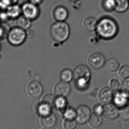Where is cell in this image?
Segmentation results:
<instances>
[{"mask_svg": "<svg viewBox=\"0 0 129 129\" xmlns=\"http://www.w3.org/2000/svg\"><path fill=\"white\" fill-rule=\"evenodd\" d=\"M95 30L99 36L104 39H109L113 38L117 34L118 26L114 20L105 17L99 21Z\"/></svg>", "mask_w": 129, "mask_h": 129, "instance_id": "obj_1", "label": "cell"}, {"mask_svg": "<svg viewBox=\"0 0 129 129\" xmlns=\"http://www.w3.org/2000/svg\"><path fill=\"white\" fill-rule=\"evenodd\" d=\"M50 34L51 38L55 41L62 43L69 38L70 27L64 21H57L53 23L51 27Z\"/></svg>", "mask_w": 129, "mask_h": 129, "instance_id": "obj_2", "label": "cell"}, {"mask_svg": "<svg viewBox=\"0 0 129 129\" xmlns=\"http://www.w3.org/2000/svg\"><path fill=\"white\" fill-rule=\"evenodd\" d=\"M91 78V73L88 68L84 65H80L74 69L73 78L77 87L83 88L88 83Z\"/></svg>", "mask_w": 129, "mask_h": 129, "instance_id": "obj_3", "label": "cell"}, {"mask_svg": "<svg viewBox=\"0 0 129 129\" xmlns=\"http://www.w3.org/2000/svg\"><path fill=\"white\" fill-rule=\"evenodd\" d=\"M8 42L14 46H19L22 44L26 39V31L18 27L9 30L7 36Z\"/></svg>", "mask_w": 129, "mask_h": 129, "instance_id": "obj_4", "label": "cell"}, {"mask_svg": "<svg viewBox=\"0 0 129 129\" xmlns=\"http://www.w3.org/2000/svg\"><path fill=\"white\" fill-rule=\"evenodd\" d=\"M21 7L22 14L31 20L36 19L39 16L40 10L38 5L28 2L23 4Z\"/></svg>", "mask_w": 129, "mask_h": 129, "instance_id": "obj_5", "label": "cell"}, {"mask_svg": "<svg viewBox=\"0 0 129 129\" xmlns=\"http://www.w3.org/2000/svg\"><path fill=\"white\" fill-rule=\"evenodd\" d=\"M76 120L80 124H84L89 119L91 111L88 107L86 105H81L77 109Z\"/></svg>", "mask_w": 129, "mask_h": 129, "instance_id": "obj_6", "label": "cell"}, {"mask_svg": "<svg viewBox=\"0 0 129 129\" xmlns=\"http://www.w3.org/2000/svg\"><path fill=\"white\" fill-rule=\"evenodd\" d=\"M27 91L28 94L32 98H38L42 95L43 87L40 83L34 80L29 83L27 88Z\"/></svg>", "mask_w": 129, "mask_h": 129, "instance_id": "obj_7", "label": "cell"}, {"mask_svg": "<svg viewBox=\"0 0 129 129\" xmlns=\"http://www.w3.org/2000/svg\"><path fill=\"white\" fill-rule=\"evenodd\" d=\"M88 61V64L92 68L98 69L103 66L105 63V59L102 54L94 53L89 56Z\"/></svg>", "mask_w": 129, "mask_h": 129, "instance_id": "obj_8", "label": "cell"}, {"mask_svg": "<svg viewBox=\"0 0 129 129\" xmlns=\"http://www.w3.org/2000/svg\"><path fill=\"white\" fill-rule=\"evenodd\" d=\"M102 114L107 119L112 120L116 119L119 114L118 108L113 104H108L103 107Z\"/></svg>", "mask_w": 129, "mask_h": 129, "instance_id": "obj_9", "label": "cell"}, {"mask_svg": "<svg viewBox=\"0 0 129 129\" xmlns=\"http://www.w3.org/2000/svg\"><path fill=\"white\" fill-rule=\"evenodd\" d=\"M71 88L67 82L61 81L57 83L54 89V93L57 97H66L69 95Z\"/></svg>", "mask_w": 129, "mask_h": 129, "instance_id": "obj_10", "label": "cell"}, {"mask_svg": "<svg viewBox=\"0 0 129 129\" xmlns=\"http://www.w3.org/2000/svg\"><path fill=\"white\" fill-rule=\"evenodd\" d=\"M56 117L52 112L47 115L42 116L41 120L42 125L47 129L53 128L56 125Z\"/></svg>", "mask_w": 129, "mask_h": 129, "instance_id": "obj_11", "label": "cell"}, {"mask_svg": "<svg viewBox=\"0 0 129 129\" xmlns=\"http://www.w3.org/2000/svg\"><path fill=\"white\" fill-rule=\"evenodd\" d=\"M113 91L108 87L103 88L100 91L99 94V99L101 103L108 104L111 101L113 98Z\"/></svg>", "mask_w": 129, "mask_h": 129, "instance_id": "obj_12", "label": "cell"}, {"mask_svg": "<svg viewBox=\"0 0 129 129\" xmlns=\"http://www.w3.org/2000/svg\"><path fill=\"white\" fill-rule=\"evenodd\" d=\"M10 19H16L22 14L21 6L16 4L11 5L6 10Z\"/></svg>", "mask_w": 129, "mask_h": 129, "instance_id": "obj_13", "label": "cell"}, {"mask_svg": "<svg viewBox=\"0 0 129 129\" xmlns=\"http://www.w3.org/2000/svg\"><path fill=\"white\" fill-rule=\"evenodd\" d=\"M53 16L57 21H64L68 17V11L63 6H58L54 10Z\"/></svg>", "mask_w": 129, "mask_h": 129, "instance_id": "obj_14", "label": "cell"}, {"mask_svg": "<svg viewBox=\"0 0 129 129\" xmlns=\"http://www.w3.org/2000/svg\"><path fill=\"white\" fill-rule=\"evenodd\" d=\"M31 20L23 14L16 19V26L26 30L29 29L31 25Z\"/></svg>", "mask_w": 129, "mask_h": 129, "instance_id": "obj_15", "label": "cell"}, {"mask_svg": "<svg viewBox=\"0 0 129 129\" xmlns=\"http://www.w3.org/2000/svg\"><path fill=\"white\" fill-rule=\"evenodd\" d=\"M83 26L84 29L89 32L96 30L97 23L96 20L91 17H86L83 20Z\"/></svg>", "mask_w": 129, "mask_h": 129, "instance_id": "obj_16", "label": "cell"}, {"mask_svg": "<svg viewBox=\"0 0 129 129\" xmlns=\"http://www.w3.org/2000/svg\"><path fill=\"white\" fill-rule=\"evenodd\" d=\"M103 121V119L101 114L94 113L89 117V124L93 128H98L101 125Z\"/></svg>", "mask_w": 129, "mask_h": 129, "instance_id": "obj_17", "label": "cell"}, {"mask_svg": "<svg viewBox=\"0 0 129 129\" xmlns=\"http://www.w3.org/2000/svg\"><path fill=\"white\" fill-rule=\"evenodd\" d=\"M52 107V106L51 105L42 102L37 105L36 110L39 114L42 116L51 113Z\"/></svg>", "mask_w": 129, "mask_h": 129, "instance_id": "obj_18", "label": "cell"}, {"mask_svg": "<svg viewBox=\"0 0 129 129\" xmlns=\"http://www.w3.org/2000/svg\"><path fill=\"white\" fill-rule=\"evenodd\" d=\"M115 10L118 13H123L126 11L129 7V0H115Z\"/></svg>", "mask_w": 129, "mask_h": 129, "instance_id": "obj_19", "label": "cell"}, {"mask_svg": "<svg viewBox=\"0 0 129 129\" xmlns=\"http://www.w3.org/2000/svg\"><path fill=\"white\" fill-rule=\"evenodd\" d=\"M54 105L62 113L69 106L65 97L61 96L55 99Z\"/></svg>", "mask_w": 129, "mask_h": 129, "instance_id": "obj_20", "label": "cell"}, {"mask_svg": "<svg viewBox=\"0 0 129 129\" xmlns=\"http://www.w3.org/2000/svg\"><path fill=\"white\" fill-rule=\"evenodd\" d=\"M119 64L117 61L115 59L108 60L105 65V69L108 72H115L118 70Z\"/></svg>", "mask_w": 129, "mask_h": 129, "instance_id": "obj_21", "label": "cell"}, {"mask_svg": "<svg viewBox=\"0 0 129 129\" xmlns=\"http://www.w3.org/2000/svg\"><path fill=\"white\" fill-rule=\"evenodd\" d=\"M73 73L71 70L65 69L63 70L59 74L60 79L66 82H69L72 80Z\"/></svg>", "mask_w": 129, "mask_h": 129, "instance_id": "obj_22", "label": "cell"}, {"mask_svg": "<svg viewBox=\"0 0 129 129\" xmlns=\"http://www.w3.org/2000/svg\"><path fill=\"white\" fill-rule=\"evenodd\" d=\"M62 113L66 119H74L76 118V111L69 106Z\"/></svg>", "mask_w": 129, "mask_h": 129, "instance_id": "obj_23", "label": "cell"}, {"mask_svg": "<svg viewBox=\"0 0 129 129\" xmlns=\"http://www.w3.org/2000/svg\"><path fill=\"white\" fill-rule=\"evenodd\" d=\"M121 92L125 97H129V78L123 82L121 88Z\"/></svg>", "mask_w": 129, "mask_h": 129, "instance_id": "obj_24", "label": "cell"}, {"mask_svg": "<svg viewBox=\"0 0 129 129\" xmlns=\"http://www.w3.org/2000/svg\"><path fill=\"white\" fill-rule=\"evenodd\" d=\"M63 125L66 129H74L77 125V122L74 119H66Z\"/></svg>", "mask_w": 129, "mask_h": 129, "instance_id": "obj_25", "label": "cell"}, {"mask_svg": "<svg viewBox=\"0 0 129 129\" xmlns=\"http://www.w3.org/2000/svg\"><path fill=\"white\" fill-rule=\"evenodd\" d=\"M120 116L122 119L124 120H129V107L126 106L122 108L120 110Z\"/></svg>", "mask_w": 129, "mask_h": 129, "instance_id": "obj_26", "label": "cell"}, {"mask_svg": "<svg viewBox=\"0 0 129 129\" xmlns=\"http://www.w3.org/2000/svg\"><path fill=\"white\" fill-rule=\"evenodd\" d=\"M116 5L115 0H104L103 2L104 7L108 11L115 10Z\"/></svg>", "mask_w": 129, "mask_h": 129, "instance_id": "obj_27", "label": "cell"}, {"mask_svg": "<svg viewBox=\"0 0 129 129\" xmlns=\"http://www.w3.org/2000/svg\"><path fill=\"white\" fill-rule=\"evenodd\" d=\"M119 75L123 79L129 78V66L124 65L122 66L119 71Z\"/></svg>", "mask_w": 129, "mask_h": 129, "instance_id": "obj_28", "label": "cell"}, {"mask_svg": "<svg viewBox=\"0 0 129 129\" xmlns=\"http://www.w3.org/2000/svg\"><path fill=\"white\" fill-rule=\"evenodd\" d=\"M55 98L54 96L51 94H48L45 95L42 99V102L46 103L53 107L54 105Z\"/></svg>", "mask_w": 129, "mask_h": 129, "instance_id": "obj_29", "label": "cell"}, {"mask_svg": "<svg viewBox=\"0 0 129 129\" xmlns=\"http://www.w3.org/2000/svg\"><path fill=\"white\" fill-rule=\"evenodd\" d=\"M9 30L7 26L0 24V40L7 37Z\"/></svg>", "mask_w": 129, "mask_h": 129, "instance_id": "obj_30", "label": "cell"}, {"mask_svg": "<svg viewBox=\"0 0 129 129\" xmlns=\"http://www.w3.org/2000/svg\"><path fill=\"white\" fill-rule=\"evenodd\" d=\"M120 83L118 80H113L110 82V87L113 90H117L119 87Z\"/></svg>", "mask_w": 129, "mask_h": 129, "instance_id": "obj_31", "label": "cell"}, {"mask_svg": "<svg viewBox=\"0 0 129 129\" xmlns=\"http://www.w3.org/2000/svg\"><path fill=\"white\" fill-rule=\"evenodd\" d=\"M9 17L8 16L6 11H2L0 13V20L1 21H6L9 19Z\"/></svg>", "mask_w": 129, "mask_h": 129, "instance_id": "obj_32", "label": "cell"}, {"mask_svg": "<svg viewBox=\"0 0 129 129\" xmlns=\"http://www.w3.org/2000/svg\"><path fill=\"white\" fill-rule=\"evenodd\" d=\"M26 39H31L33 38L35 36V33L33 30L30 29L26 30Z\"/></svg>", "mask_w": 129, "mask_h": 129, "instance_id": "obj_33", "label": "cell"}, {"mask_svg": "<svg viewBox=\"0 0 129 129\" xmlns=\"http://www.w3.org/2000/svg\"><path fill=\"white\" fill-rule=\"evenodd\" d=\"M94 113L98 114H101L103 112V107L101 105H95L93 108Z\"/></svg>", "mask_w": 129, "mask_h": 129, "instance_id": "obj_34", "label": "cell"}, {"mask_svg": "<svg viewBox=\"0 0 129 129\" xmlns=\"http://www.w3.org/2000/svg\"><path fill=\"white\" fill-rule=\"evenodd\" d=\"M43 1V0H29V2L38 5L41 4Z\"/></svg>", "mask_w": 129, "mask_h": 129, "instance_id": "obj_35", "label": "cell"}, {"mask_svg": "<svg viewBox=\"0 0 129 129\" xmlns=\"http://www.w3.org/2000/svg\"><path fill=\"white\" fill-rule=\"evenodd\" d=\"M39 79H40V76L38 74L35 75L33 76V80L35 81H38Z\"/></svg>", "mask_w": 129, "mask_h": 129, "instance_id": "obj_36", "label": "cell"}, {"mask_svg": "<svg viewBox=\"0 0 129 129\" xmlns=\"http://www.w3.org/2000/svg\"><path fill=\"white\" fill-rule=\"evenodd\" d=\"M8 1L10 2L11 4H16L19 0H8Z\"/></svg>", "mask_w": 129, "mask_h": 129, "instance_id": "obj_37", "label": "cell"}, {"mask_svg": "<svg viewBox=\"0 0 129 129\" xmlns=\"http://www.w3.org/2000/svg\"><path fill=\"white\" fill-rule=\"evenodd\" d=\"M69 1L71 2H75L77 1L78 0H69Z\"/></svg>", "mask_w": 129, "mask_h": 129, "instance_id": "obj_38", "label": "cell"}, {"mask_svg": "<svg viewBox=\"0 0 129 129\" xmlns=\"http://www.w3.org/2000/svg\"><path fill=\"white\" fill-rule=\"evenodd\" d=\"M2 58V55L0 54V61L1 60Z\"/></svg>", "mask_w": 129, "mask_h": 129, "instance_id": "obj_39", "label": "cell"}, {"mask_svg": "<svg viewBox=\"0 0 129 129\" xmlns=\"http://www.w3.org/2000/svg\"><path fill=\"white\" fill-rule=\"evenodd\" d=\"M1 44L0 43V50H1Z\"/></svg>", "mask_w": 129, "mask_h": 129, "instance_id": "obj_40", "label": "cell"}, {"mask_svg": "<svg viewBox=\"0 0 129 129\" xmlns=\"http://www.w3.org/2000/svg\"><path fill=\"white\" fill-rule=\"evenodd\" d=\"M1 22V20H0V22Z\"/></svg>", "mask_w": 129, "mask_h": 129, "instance_id": "obj_41", "label": "cell"}, {"mask_svg": "<svg viewBox=\"0 0 129 129\" xmlns=\"http://www.w3.org/2000/svg\"></svg>", "mask_w": 129, "mask_h": 129, "instance_id": "obj_42", "label": "cell"}]
</instances>
